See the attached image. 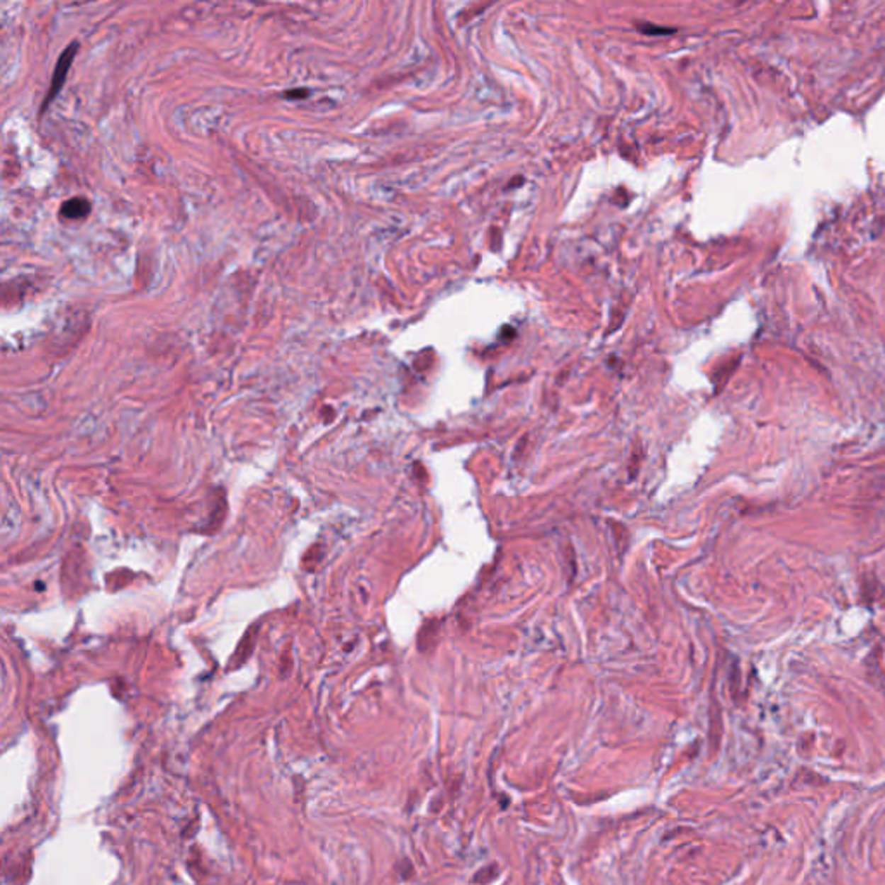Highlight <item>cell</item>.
<instances>
[{"label":"cell","mask_w":885,"mask_h":885,"mask_svg":"<svg viewBox=\"0 0 885 885\" xmlns=\"http://www.w3.org/2000/svg\"><path fill=\"white\" fill-rule=\"evenodd\" d=\"M77 49H78V43H72V45H69L68 49L61 54V57H59V61L56 64V72H54L52 80H50V89H49V92H47L45 102L42 104V109H40L42 113L45 111L47 106L56 99L57 94L61 92L62 85H64V81H66V77H68L69 68H72V62L74 59V54H77Z\"/></svg>","instance_id":"6da1fadb"},{"label":"cell","mask_w":885,"mask_h":885,"mask_svg":"<svg viewBox=\"0 0 885 885\" xmlns=\"http://www.w3.org/2000/svg\"><path fill=\"white\" fill-rule=\"evenodd\" d=\"M90 213V203L84 198H73L66 201L61 208V216L68 220H81Z\"/></svg>","instance_id":"7a4b0ae2"}]
</instances>
